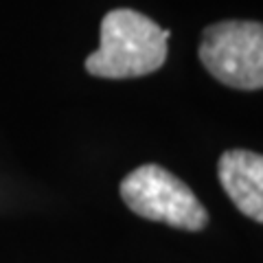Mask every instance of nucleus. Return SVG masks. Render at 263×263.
Here are the masks:
<instances>
[{
    "mask_svg": "<svg viewBox=\"0 0 263 263\" xmlns=\"http://www.w3.org/2000/svg\"><path fill=\"white\" fill-rule=\"evenodd\" d=\"M121 197L127 209L152 221H162L182 230H202L209 213L197 195L158 164H143L121 182Z\"/></svg>",
    "mask_w": 263,
    "mask_h": 263,
    "instance_id": "f03ea898",
    "label": "nucleus"
},
{
    "mask_svg": "<svg viewBox=\"0 0 263 263\" xmlns=\"http://www.w3.org/2000/svg\"><path fill=\"white\" fill-rule=\"evenodd\" d=\"M200 60L213 77L237 90L263 88V24L224 20L204 29Z\"/></svg>",
    "mask_w": 263,
    "mask_h": 263,
    "instance_id": "7ed1b4c3",
    "label": "nucleus"
},
{
    "mask_svg": "<svg viewBox=\"0 0 263 263\" xmlns=\"http://www.w3.org/2000/svg\"><path fill=\"white\" fill-rule=\"evenodd\" d=\"M169 29L134 9H114L101 20V44L88 55L86 70L103 79H132L167 62Z\"/></svg>",
    "mask_w": 263,
    "mask_h": 263,
    "instance_id": "f257e3e1",
    "label": "nucleus"
},
{
    "mask_svg": "<svg viewBox=\"0 0 263 263\" xmlns=\"http://www.w3.org/2000/svg\"><path fill=\"white\" fill-rule=\"evenodd\" d=\"M217 178L233 204L246 217L263 224V156L228 149L217 162Z\"/></svg>",
    "mask_w": 263,
    "mask_h": 263,
    "instance_id": "20e7f679",
    "label": "nucleus"
}]
</instances>
